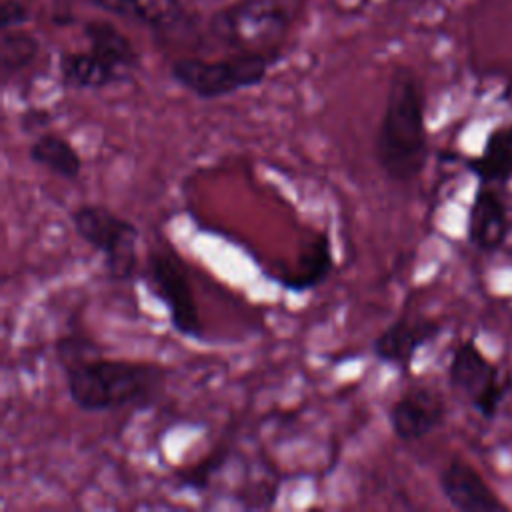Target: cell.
I'll return each instance as SVG.
<instances>
[{"label": "cell", "mask_w": 512, "mask_h": 512, "mask_svg": "<svg viewBox=\"0 0 512 512\" xmlns=\"http://www.w3.org/2000/svg\"><path fill=\"white\" fill-rule=\"evenodd\" d=\"M424 112L422 80L406 66L396 68L374 138L376 164L390 182H412L426 168L430 146Z\"/></svg>", "instance_id": "cell-1"}, {"label": "cell", "mask_w": 512, "mask_h": 512, "mask_svg": "<svg viewBox=\"0 0 512 512\" xmlns=\"http://www.w3.org/2000/svg\"><path fill=\"white\" fill-rule=\"evenodd\" d=\"M172 370L158 362L92 356L64 368L66 394L86 414L122 408H150L166 388Z\"/></svg>", "instance_id": "cell-2"}, {"label": "cell", "mask_w": 512, "mask_h": 512, "mask_svg": "<svg viewBox=\"0 0 512 512\" xmlns=\"http://www.w3.org/2000/svg\"><path fill=\"white\" fill-rule=\"evenodd\" d=\"M70 224L76 236L100 256L112 282L124 284L136 278L140 268V228L132 220L104 204L82 202L70 212Z\"/></svg>", "instance_id": "cell-3"}, {"label": "cell", "mask_w": 512, "mask_h": 512, "mask_svg": "<svg viewBox=\"0 0 512 512\" xmlns=\"http://www.w3.org/2000/svg\"><path fill=\"white\" fill-rule=\"evenodd\" d=\"M142 280L150 294L164 306L168 324L180 338L194 342L206 340L188 266L172 246L154 244L148 248Z\"/></svg>", "instance_id": "cell-4"}, {"label": "cell", "mask_w": 512, "mask_h": 512, "mask_svg": "<svg viewBox=\"0 0 512 512\" xmlns=\"http://www.w3.org/2000/svg\"><path fill=\"white\" fill-rule=\"evenodd\" d=\"M272 64L266 52H236L228 58H178L170 64V78L200 100H218L264 82Z\"/></svg>", "instance_id": "cell-5"}, {"label": "cell", "mask_w": 512, "mask_h": 512, "mask_svg": "<svg viewBox=\"0 0 512 512\" xmlns=\"http://www.w3.org/2000/svg\"><path fill=\"white\" fill-rule=\"evenodd\" d=\"M288 28V10L278 0H236L208 22L212 38L236 52H268L284 40Z\"/></svg>", "instance_id": "cell-6"}, {"label": "cell", "mask_w": 512, "mask_h": 512, "mask_svg": "<svg viewBox=\"0 0 512 512\" xmlns=\"http://www.w3.org/2000/svg\"><path fill=\"white\" fill-rule=\"evenodd\" d=\"M448 382L484 418H494L508 388L500 378L498 368L472 340H464L452 352L448 364Z\"/></svg>", "instance_id": "cell-7"}, {"label": "cell", "mask_w": 512, "mask_h": 512, "mask_svg": "<svg viewBox=\"0 0 512 512\" xmlns=\"http://www.w3.org/2000/svg\"><path fill=\"white\" fill-rule=\"evenodd\" d=\"M446 402L430 386H412L402 392L388 408L392 434L402 442H416L430 436L446 422Z\"/></svg>", "instance_id": "cell-8"}, {"label": "cell", "mask_w": 512, "mask_h": 512, "mask_svg": "<svg viewBox=\"0 0 512 512\" xmlns=\"http://www.w3.org/2000/svg\"><path fill=\"white\" fill-rule=\"evenodd\" d=\"M442 324L430 318L398 316L370 342V354L386 366L408 374L416 352L438 338Z\"/></svg>", "instance_id": "cell-9"}, {"label": "cell", "mask_w": 512, "mask_h": 512, "mask_svg": "<svg viewBox=\"0 0 512 512\" xmlns=\"http://www.w3.org/2000/svg\"><path fill=\"white\" fill-rule=\"evenodd\" d=\"M438 486L446 502L460 512H502L504 502L494 494L476 468L464 460L448 462L440 476Z\"/></svg>", "instance_id": "cell-10"}, {"label": "cell", "mask_w": 512, "mask_h": 512, "mask_svg": "<svg viewBox=\"0 0 512 512\" xmlns=\"http://www.w3.org/2000/svg\"><path fill=\"white\" fill-rule=\"evenodd\" d=\"M334 268H336V262L332 252V240L328 232H322L314 238L312 244L304 248V252L298 256L290 272L264 270V276H268L274 284H278L282 290L290 294H306L320 288L330 278Z\"/></svg>", "instance_id": "cell-11"}, {"label": "cell", "mask_w": 512, "mask_h": 512, "mask_svg": "<svg viewBox=\"0 0 512 512\" xmlns=\"http://www.w3.org/2000/svg\"><path fill=\"white\" fill-rule=\"evenodd\" d=\"M510 232L508 208L498 192L492 188L480 186L474 194L470 212H468V240L478 250L492 252L498 250Z\"/></svg>", "instance_id": "cell-12"}, {"label": "cell", "mask_w": 512, "mask_h": 512, "mask_svg": "<svg viewBox=\"0 0 512 512\" xmlns=\"http://www.w3.org/2000/svg\"><path fill=\"white\" fill-rule=\"evenodd\" d=\"M60 84L68 90H102L128 78L92 48L68 50L58 58Z\"/></svg>", "instance_id": "cell-13"}, {"label": "cell", "mask_w": 512, "mask_h": 512, "mask_svg": "<svg viewBox=\"0 0 512 512\" xmlns=\"http://www.w3.org/2000/svg\"><path fill=\"white\" fill-rule=\"evenodd\" d=\"M28 160L50 174L74 182L82 172V156L74 144L56 132H40L28 146Z\"/></svg>", "instance_id": "cell-14"}, {"label": "cell", "mask_w": 512, "mask_h": 512, "mask_svg": "<svg viewBox=\"0 0 512 512\" xmlns=\"http://www.w3.org/2000/svg\"><path fill=\"white\" fill-rule=\"evenodd\" d=\"M466 166L482 184L506 182L512 176V124L494 128L482 152L466 160Z\"/></svg>", "instance_id": "cell-15"}, {"label": "cell", "mask_w": 512, "mask_h": 512, "mask_svg": "<svg viewBox=\"0 0 512 512\" xmlns=\"http://www.w3.org/2000/svg\"><path fill=\"white\" fill-rule=\"evenodd\" d=\"M84 40L88 48L100 54L126 78H130L132 72L138 70L140 56L132 42L116 26L108 22H88L84 26Z\"/></svg>", "instance_id": "cell-16"}, {"label": "cell", "mask_w": 512, "mask_h": 512, "mask_svg": "<svg viewBox=\"0 0 512 512\" xmlns=\"http://www.w3.org/2000/svg\"><path fill=\"white\" fill-rule=\"evenodd\" d=\"M102 10L130 18L150 28L172 26L180 16L178 0H90Z\"/></svg>", "instance_id": "cell-17"}, {"label": "cell", "mask_w": 512, "mask_h": 512, "mask_svg": "<svg viewBox=\"0 0 512 512\" xmlns=\"http://www.w3.org/2000/svg\"><path fill=\"white\" fill-rule=\"evenodd\" d=\"M38 54V40L30 34L24 32H2V42H0V68H2V80H10L12 74L20 72Z\"/></svg>", "instance_id": "cell-18"}, {"label": "cell", "mask_w": 512, "mask_h": 512, "mask_svg": "<svg viewBox=\"0 0 512 512\" xmlns=\"http://www.w3.org/2000/svg\"><path fill=\"white\" fill-rule=\"evenodd\" d=\"M98 354H100L98 344L86 334H80V332L70 334L68 332L56 340V358H58L62 370L76 362L98 356Z\"/></svg>", "instance_id": "cell-19"}, {"label": "cell", "mask_w": 512, "mask_h": 512, "mask_svg": "<svg viewBox=\"0 0 512 512\" xmlns=\"http://www.w3.org/2000/svg\"><path fill=\"white\" fill-rule=\"evenodd\" d=\"M28 20V10L18 0H6L2 4V30H12Z\"/></svg>", "instance_id": "cell-20"}, {"label": "cell", "mask_w": 512, "mask_h": 512, "mask_svg": "<svg viewBox=\"0 0 512 512\" xmlns=\"http://www.w3.org/2000/svg\"><path fill=\"white\" fill-rule=\"evenodd\" d=\"M52 116H50V110H26L22 116H20V128L24 132H36L40 128H46L50 124Z\"/></svg>", "instance_id": "cell-21"}]
</instances>
